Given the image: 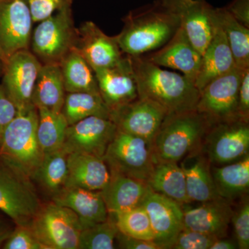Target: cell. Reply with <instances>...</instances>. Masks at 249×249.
I'll return each mask as SVG.
<instances>
[{"label":"cell","instance_id":"cell-1","mask_svg":"<svg viewBox=\"0 0 249 249\" xmlns=\"http://www.w3.org/2000/svg\"><path fill=\"white\" fill-rule=\"evenodd\" d=\"M131 58L139 97L158 103L168 114L196 109L200 91L195 83L183 75L160 68L142 55Z\"/></svg>","mask_w":249,"mask_h":249},{"label":"cell","instance_id":"cell-2","mask_svg":"<svg viewBox=\"0 0 249 249\" xmlns=\"http://www.w3.org/2000/svg\"><path fill=\"white\" fill-rule=\"evenodd\" d=\"M123 21L124 27L116 38L123 53L131 57L141 56L163 47L180 27L176 15L159 0L130 11Z\"/></svg>","mask_w":249,"mask_h":249},{"label":"cell","instance_id":"cell-3","mask_svg":"<svg viewBox=\"0 0 249 249\" xmlns=\"http://www.w3.org/2000/svg\"><path fill=\"white\" fill-rule=\"evenodd\" d=\"M213 124L196 109L167 114L151 144L155 164L178 163L201 150L205 136Z\"/></svg>","mask_w":249,"mask_h":249},{"label":"cell","instance_id":"cell-4","mask_svg":"<svg viewBox=\"0 0 249 249\" xmlns=\"http://www.w3.org/2000/svg\"><path fill=\"white\" fill-rule=\"evenodd\" d=\"M37 124L35 106L18 111L0 137V157L22 176H34L43 157L37 140Z\"/></svg>","mask_w":249,"mask_h":249},{"label":"cell","instance_id":"cell-5","mask_svg":"<svg viewBox=\"0 0 249 249\" xmlns=\"http://www.w3.org/2000/svg\"><path fill=\"white\" fill-rule=\"evenodd\" d=\"M32 31L29 49L43 64H60L76 45L77 28L71 4L66 5L38 22Z\"/></svg>","mask_w":249,"mask_h":249},{"label":"cell","instance_id":"cell-6","mask_svg":"<svg viewBox=\"0 0 249 249\" xmlns=\"http://www.w3.org/2000/svg\"><path fill=\"white\" fill-rule=\"evenodd\" d=\"M103 159L110 174H119L146 183L155 165L148 142L118 129Z\"/></svg>","mask_w":249,"mask_h":249},{"label":"cell","instance_id":"cell-7","mask_svg":"<svg viewBox=\"0 0 249 249\" xmlns=\"http://www.w3.org/2000/svg\"><path fill=\"white\" fill-rule=\"evenodd\" d=\"M29 226L45 249H78L82 227L68 208L54 202L40 206Z\"/></svg>","mask_w":249,"mask_h":249},{"label":"cell","instance_id":"cell-8","mask_svg":"<svg viewBox=\"0 0 249 249\" xmlns=\"http://www.w3.org/2000/svg\"><path fill=\"white\" fill-rule=\"evenodd\" d=\"M249 123L240 120L214 123L205 136L201 151L212 165L220 166L249 155Z\"/></svg>","mask_w":249,"mask_h":249},{"label":"cell","instance_id":"cell-9","mask_svg":"<svg viewBox=\"0 0 249 249\" xmlns=\"http://www.w3.org/2000/svg\"><path fill=\"white\" fill-rule=\"evenodd\" d=\"M41 66L30 49L16 52L1 64V85L18 111L34 106L33 92Z\"/></svg>","mask_w":249,"mask_h":249},{"label":"cell","instance_id":"cell-10","mask_svg":"<svg viewBox=\"0 0 249 249\" xmlns=\"http://www.w3.org/2000/svg\"><path fill=\"white\" fill-rule=\"evenodd\" d=\"M246 70L235 67L231 71L210 81L200 91L196 110L213 123L239 119V89Z\"/></svg>","mask_w":249,"mask_h":249},{"label":"cell","instance_id":"cell-11","mask_svg":"<svg viewBox=\"0 0 249 249\" xmlns=\"http://www.w3.org/2000/svg\"><path fill=\"white\" fill-rule=\"evenodd\" d=\"M176 15L180 27L202 55L213 35L215 8L206 0H159Z\"/></svg>","mask_w":249,"mask_h":249},{"label":"cell","instance_id":"cell-12","mask_svg":"<svg viewBox=\"0 0 249 249\" xmlns=\"http://www.w3.org/2000/svg\"><path fill=\"white\" fill-rule=\"evenodd\" d=\"M168 114L166 109L158 103L138 97L111 111L110 119L118 130L141 137L151 145Z\"/></svg>","mask_w":249,"mask_h":249},{"label":"cell","instance_id":"cell-13","mask_svg":"<svg viewBox=\"0 0 249 249\" xmlns=\"http://www.w3.org/2000/svg\"><path fill=\"white\" fill-rule=\"evenodd\" d=\"M116 132L111 119L89 116L68 125L63 147L69 154L80 152L103 158Z\"/></svg>","mask_w":249,"mask_h":249},{"label":"cell","instance_id":"cell-14","mask_svg":"<svg viewBox=\"0 0 249 249\" xmlns=\"http://www.w3.org/2000/svg\"><path fill=\"white\" fill-rule=\"evenodd\" d=\"M33 23L27 0H0V47L6 58L29 49Z\"/></svg>","mask_w":249,"mask_h":249},{"label":"cell","instance_id":"cell-15","mask_svg":"<svg viewBox=\"0 0 249 249\" xmlns=\"http://www.w3.org/2000/svg\"><path fill=\"white\" fill-rule=\"evenodd\" d=\"M40 208L38 197L29 183L0 168V211L18 226H29Z\"/></svg>","mask_w":249,"mask_h":249},{"label":"cell","instance_id":"cell-16","mask_svg":"<svg viewBox=\"0 0 249 249\" xmlns=\"http://www.w3.org/2000/svg\"><path fill=\"white\" fill-rule=\"evenodd\" d=\"M142 205L150 218L154 242L160 249H170L178 232L183 229L181 205L151 188Z\"/></svg>","mask_w":249,"mask_h":249},{"label":"cell","instance_id":"cell-17","mask_svg":"<svg viewBox=\"0 0 249 249\" xmlns=\"http://www.w3.org/2000/svg\"><path fill=\"white\" fill-rule=\"evenodd\" d=\"M100 95L110 112L139 97L132 58L125 55L114 66L95 71Z\"/></svg>","mask_w":249,"mask_h":249},{"label":"cell","instance_id":"cell-18","mask_svg":"<svg viewBox=\"0 0 249 249\" xmlns=\"http://www.w3.org/2000/svg\"><path fill=\"white\" fill-rule=\"evenodd\" d=\"M74 49L88 62L93 71L114 66L124 58L116 36H109L91 21L77 28Z\"/></svg>","mask_w":249,"mask_h":249},{"label":"cell","instance_id":"cell-19","mask_svg":"<svg viewBox=\"0 0 249 249\" xmlns=\"http://www.w3.org/2000/svg\"><path fill=\"white\" fill-rule=\"evenodd\" d=\"M145 58L158 66L182 72L183 76L196 85L202 55L196 50L182 28L179 27L163 47Z\"/></svg>","mask_w":249,"mask_h":249},{"label":"cell","instance_id":"cell-20","mask_svg":"<svg viewBox=\"0 0 249 249\" xmlns=\"http://www.w3.org/2000/svg\"><path fill=\"white\" fill-rule=\"evenodd\" d=\"M230 201L218 198L195 209L183 210V227L213 236L216 238L227 237L233 211Z\"/></svg>","mask_w":249,"mask_h":249},{"label":"cell","instance_id":"cell-21","mask_svg":"<svg viewBox=\"0 0 249 249\" xmlns=\"http://www.w3.org/2000/svg\"><path fill=\"white\" fill-rule=\"evenodd\" d=\"M53 202L71 209L82 229L106 221L109 217L101 191L78 187H65L54 195Z\"/></svg>","mask_w":249,"mask_h":249},{"label":"cell","instance_id":"cell-22","mask_svg":"<svg viewBox=\"0 0 249 249\" xmlns=\"http://www.w3.org/2000/svg\"><path fill=\"white\" fill-rule=\"evenodd\" d=\"M68 175L65 187L101 191L109 182L110 173L101 157L71 152L67 157Z\"/></svg>","mask_w":249,"mask_h":249},{"label":"cell","instance_id":"cell-23","mask_svg":"<svg viewBox=\"0 0 249 249\" xmlns=\"http://www.w3.org/2000/svg\"><path fill=\"white\" fill-rule=\"evenodd\" d=\"M235 67L227 37L216 16L213 35L202 54L200 70L196 79V86L200 91L210 81L231 71Z\"/></svg>","mask_w":249,"mask_h":249},{"label":"cell","instance_id":"cell-24","mask_svg":"<svg viewBox=\"0 0 249 249\" xmlns=\"http://www.w3.org/2000/svg\"><path fill=\"white\" fill-rule=\"evenodd\" d=\"M145 181L119 174H110V178L101 191L109 215H114L142 206L150 191Z\"/></svg>","mask_w":249,"mask_h":249},{"label":"cell","instance_id":"cell-25","mask_svg":"<svg viewBox=\"0 0 249 249\" xmlns=\"http://www.w3.org/2000/svg\"><path fill=\"white\" fill-rule=\"evenodd\" d=\"M186 178L187 193L192 201L206 202L218 198L207 157L201 150L183 159L181 165Z\"/></svg>","mask_w":249,"mask_h":249},{"label":"cell","instance_id":"cell-26","mask_svg":"<svg viewBox=\"0 0 249 249\" xmlns=\"http://www.w3.org/2000/svg\"><path fill=\"white\" fill-rule=\"evenodd\" d=\"M66 93L60 65L42 64L33 92V105L37 109L61 112Z\"/></svg>","mask_w":249,"mask_h":249},{"label":"cell","instance_id":"cell-27","mask_svg":"<svg viewBox=\"0 0 249 249\" xmlns=\"http://www.w3.org/2000/svg\"><path fill=\"white\" fill-rule=\"evenodd\" d=\"M211 174L219 196L232 201L246 194L249 187V155L233 163L211 165Z\"/></svg>","mask_w":249,"mask_h":249},{"label":"cell","instance_id":"cell-28","mask_svg":"<svg viewBox=\"0 0 249 249\" xmlns=\"http://www.w3.org/2000/svg\"><path fill=\"white\" fill-rule=\"evenodd\" d=\"M147 183L152 191L168 196L179 204L191 202L187 193L184 173L178 163H157Z\"/></svg>","mask_w":249,"mask_h":249},{"label":"cell","instance_id":"cell-29","mask_svg":"<svg viewBox=\"0 0 249 249\" xmlns=\"http://www.w3.org/2000/svg\"><path fill=\"white\" fill-rule=\"evenodd\" d=\"M59 65L67 93L100 94L94 71L76 49L68 52Z\"/></svg>","mask_w":249,"mask_h":249},{"label":"cell","instance_id":"cell-30","mask_svg":"<svg viewBox=\"0 0 249 249\" xmlns=\"http://www.w3.org/2000/svg\"><path fill=\"white\" fill-rule=\"evenodd\" d=\"M216 16L227 37L235 67L242 70L249 68V28L232 17L225 7L216 8Z\"/></svg>","mask_w":249,"mask_h":249},{"label":"cell","instance_id":"cell-31","mask_svg":"<svg viewBox=\"0 0 249 249\" xmlns=\"http://www.w3.org/2000/svg\"><path fill=\"white\" fill-rule=\"evenodd\" d=\"M62 114L69 125L89 116L110 119V111L101 95L87 92L67 93Z\"/></svg>","mask_w":249,"mask_h":249},{"label":"cell","instance_id":"cell-32","mask_svg":"<svg viewBox=\"0 0 249 249\" xmlns=\"http://www.w3.org/2000/svg\"><path fill=\"white\" fill-rule=\"evenodd\" d=\"M37 136L42 154L55 151L63 147L68 123L62 112L37 108Z\"/></svg>","mask_w":249,"mask_h":249},{"label":"cell","instance_id":"cell-33","mask_svg":"<svg viewBox=\"0 0 249 249\" xmlns=\"http://www.w3.org/2000/svg\"><path fill=\"white\" fill-rule=\"evenodd\" d=\"M68 152L63 147L45 154L34 175L42 186L53 195L61 191L66 184L68 175Z\"/></svg>","mask_w":249,"mask_h":249},{"label":"cell","instance_id":"cell-34","mask_svg":"<svg viewBox=\"0 0 249 249\" xmlns=\"http://www.w3.org/2000/svg\"><path fill=\"white\" fill-rule=\"evenodd\" d=\"M112 216L119 232L135 238L154 242L155 236L150 218L142 205Z\"/></svg>","mask_w":249,"mask_h":249},{"label":"cell","instance_id":"cell-35","mask_svg":"<svg viewBox=\"0 0 249 249\" xmlns=\"http://www.w3.org/2000/svg\"><path fill=\"white\" fill-rule=\"evenodd\" d=\"M118 232L119 229L116 223L109 214V217L104 222L82 229L79 236L78 249H115L114 242Z\"/></svg>","mask_w":249,"mask_h":249},{"label":"cell","instance_id":"cell-36","mask_svg":"<svg viewBox=\"0 0 249 249\" xmlns=\"http://www.w3.org/2000/svg\"><path fill=\"white\" fill-rule=\"evenodd\" d=\"M218 238L183 227L170 249H210Z\"/></svg>","mask_w":249,"mask_h":249},{"label":"cell","instance_id":"cell-37","mask_svg":"<svg viewBox=\"0 0 249 249\" xmlns=\"http://www.w3.org/2000/svg\"><path fill=\"white\" fill-rule=\"evenodd\" d=\"M236 242L238 249H249V203L246 200L234 212L231 218Z\"/></svg>","mask_w":249,"mask_h":249},{"label":"cell","instance_id":"cell-38","mask_svg":"<svg viewBox=\"0 0 249 249\" xmlns=\"http://www.w3.org/2000/svg\"><path fill=\"white\" fill-rule=\"evenodd\" d=\"M3 248L5 249H45L34 235L29 226H18L9 236Z\"/></svg>","mask_w":249,"mask_h":249},{"label":"cell","instance_id":"cell-39","mask_svg":"<svg viewBox=\"0 0 249 249\" xmlns=\"http://www.w3.org/2000/svg\"><path fill=\"white\" fill-rule=\"evenodd\" d=\"M73 0H27L33 22L38 23L55 14Z\"/></svg>","mask_w":249,"mask_h":249},{"label":"cell","instance_id":"cell-40","mask_svg":"<svg viewBox=\"0 0 249 249\" xmlns=\"http://www.w3.org/2000/svg\"><path fill=\"white\" fill-rule=\"evenodd\" d=\"M1 67V64H0ZM17 113V107L8 97L0 80V137L6 126L16 117Z\"/></svg>","mask_w":249,"mask_h":249},{"label":"cell","instance_id":"cell-41","mask_svg":"<svg viewBox=\"0 0 249 249\" xmlns=\"http://www.w3.org/2000/svg\"><path fill=\"white\" fill-rule=\"evenodd\" d=\"M238 117L240 120L249 122V68L244 71L239 89Z\"/></svg>","mask_w":249,"mask_h":249},{"label":"cell","instance_id":"cell-42","mask_svg":"<svg viewBox=\"0 0 249 249\" xmlns=\"http://www.w3.org/2000/svg\"><path fill=\"white\" fill-rule=\"evenodd\" d=\"M116 240L119 248L124 249H160L153 241L141 240L118 232Z\"/></svg>","mask_w":249,"mask_h":249},{"label":"cell","instance_id":"cell-43","mask_svg":"<svg viewBox=\"0 0 249 249\" xmlns=\"http://www.w3.org/2000/svg\"><path fill=\"white\" fill-rule=\"evenodd\" d=\"M225 9L239 22L249 28V0H232Z\"/></svg>","mask_w":249,"mask_h":249},{"label":"cell","instance_id":"cell-44","mask_svg":"<svg viewBox=\"0 0 249 249\" xmlns=\"http://www.w3.org/2000/svg\"><path fill=\"white\" fill-rule=\"evenodd\" d=\"M238 249L236 241L222 237L214 241L210 249Z\"/></svg>","mask_w":249,"mask_h":249},{"label":"cell","instance_id":"cell-45","mask_svg":"<svg viewBox=\"0 0 249 249\" xmlns=\"http://www.w3.org/2000/svg\"><path fill=\"white\" fill-rule=\"evenodd\" d=\"M6 58L5 57L4 53H3L2 50H1V47H0V63L3 64L6 61Z\"/></svg>","mask_w":249,"mask_h":249},{"label":"cell","instance_id":"cell-46","mask_svg":"<svg viewBox=\"0 0 249 249\" xmlns=\"http://www.w3.org/2000/svg\"><path fill=\"white\" fill-rule=\"evenodd\" d=\"M4 227H3L2 223L0 221V240L2 239L3 236H4Z\"/></svg>","mask_w":249,"mask_h":249},{"label":"cell","instance_id":"cell-47","mask_svg":"<svg viewBox=\"0 0 249 249\" xmlns=\"http://www.w3.org/2000/svg\"><path fill=\"white\" fill-rule=\"evenodd\" d=\"M0 64H1V63H0Z\"/></svg>","mask_w":249,"mask_h":249}]
</instances>
